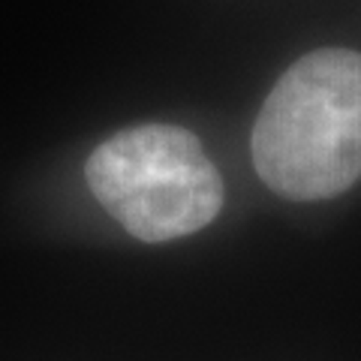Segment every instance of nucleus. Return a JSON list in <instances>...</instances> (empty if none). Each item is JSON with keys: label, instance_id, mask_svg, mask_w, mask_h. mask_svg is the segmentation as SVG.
<instances>
[{"label": "nucleus", "instance_id": "obj_1", "mask_svg": "<svg viewBox=\"0 0 361 361\" xmlns=\"http://www.w3.org/2000/svg\"><path fill=\"white\" fill-rule=\"evenodd\" d=\"M253 166L274 193L316 202L361 178V54H304L268 94L250 135Z\"/></svg>", "mask_w": 361, "mask_h": 361}, {"label": "nucleus", "instance_id": "obj_2", "mask_svg": "<svg viewBox=\"0 0 361 361\" xmlns=\"http://www.w3.org/2000/svg\"><path fill=\"white\" fill-rule=\"evenodd\" d=\"M94 199L133 238L163 244L193 235L223 208V180L202 142L175 123L115 133L87 157Z\"/></svg>", "mask_w": 361, "mask_h": 361}]
</instances>
